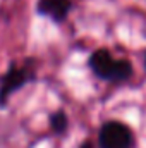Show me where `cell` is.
<instances>
[{
	"label": "cell",
	"mask_w": 146,
	"mask_h": 148,
	"mask_svg": "<svg viewBox=\"0 0 146 148\" xmlns=\"http://www.w3.org/2000/svg\"><path fill=\"white\" fill-rule=\"evenodd\" d=\"M89 69L96 77L108 83H124L132 77V66L126 59H113L107 48H98L89 55Z\"/></svg>",
	"instance_id": "6da1fadb"
},
{
	"label": "cell",
	"mask_w": 146,
	"mask_h": 148,
	"mask_svg": "<svg viewBox=\"0 0 146 148\" xmlns=\"http://www.w3.org/2000/svg\"><path fill=\"white\" fill-rule=\"evenodd\" d=\"M33 81H36V59L28 57L23 64L12 60L5 74L0 77V109L7 107L10 95H14L23 86Z\"/></svg>",
	"instance_id": "7a4b0ae2"
},
{
	"label": "cell",
	"mask_w": 146,
	"mask_h": 148,
	"mask_svg": "<svg viewBox=\"0 0 146 148\" xmlns=\"http://www.w3.org/2000/svg\"><path fill=\"white\" fill-rule=\"evenodd\" d=\"M98 145L100 148H132L134 134L127 124L119 121H108L100 127Z\"/></svg>",
	"instance_id": "3957f363"
},
{
	"label": "cell",
	"mask_w": 146,
	"mask_h": 148,
	"mask_svg": "<svg viewBox=\"0 0 146 148\" xmlns=\"http://www.w3.org/2000/svg\"><path fill=\"white\" fill-rule=\"evenodd\" d=\"M72 10V0H38L36 12L53 23H64Z\"/></svg>",
	"instance_id": "277c9868"
},
{
	"label": "cell",
	"mask_w": 146,
	"mask_h": 148,
	"mask_svg": "<svg viewBox=\"0 0 146 148\" xmlns=\"http://www.w3.org/2000/svg\"><path fill=\"white\" fill-rule=\"evenodd\" d=\"M67 126H69V119L64 110H55L50 114V127L53 134H64L67 131Z\"/></svg>",
	"instance_id": "5b68a950"
},
{
	"label": "cell",
	"mask_w": 146,
	"mask_h": 148,
	"mask_svg": "<svg viewBox=\"0 0 146 148\" xmlns=\"http://www.w3.org/2000/svg\"><path fill=\"white\" fill-rule=\"evenodd\" d=\"M79 148H95V147H93V143H91L89 140H84V141L81 143V147H79Z\"/></svg>",
	"instance_id": "8992f818"
},
{
	"label": "cell",
	"mask_w": 146,
	"mask_h": 148,
	"mask_svg": "<svg viewBox=\"0 0 146 148\" xmlns=\"http://www.w3.org/2000/svg\"><path fill=\"white\" fill-rule=\"evenodd\" d=\"M145 71H146V55H145Z\"/></svg>",
	"instance_id": "52a82bcc"
}]
</instances>
